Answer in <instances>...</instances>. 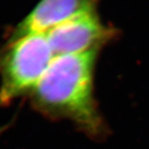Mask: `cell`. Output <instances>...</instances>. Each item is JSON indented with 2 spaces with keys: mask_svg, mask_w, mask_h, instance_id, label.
<instances>
[{
  "mask_svg": "<svg viewBox=\"0 0 149 149\" xmlns=\"http://www.w3.org/2000/svg\"><path fill=\"white\" fill-rule=\"evenodd\" d=\"M117 31L105 25L97 11L83 14L51 29L46 33L55 56L78 54L93 49L112 40Z\"/></svg>",
  "mask_w": 149,
  "mask_h": 149,
  "instance_id": "3",
  "label": "cell"
},
{
  "mask_svg": "<svg viewBox=\"0 0 149 149\" xmlns=\"http://www.w3.org/2000/svg\"><path fill=\"white\" fill-rule=\"evenodd\" d=\"M54 57L46 33L9 40L0 51V102L33 92Z\"/></svg>",
  "mask_w": 149,
  "mask_h": 149,
  "instance_id": "2",
  "label": "cell"
},
{
  "mask_svg": "<svg viewBox=\"0 0 149 149\" xmlns=\"http://www.w3.org/2000/svg\"><path fill=\"white\" fill-rule=\"evenodd\" d=\"M99 49L55 56L31 92L35 108L55 118L68 119L97 136L103 124L93 96V70Z\"/></svg>",
  "mask_w": 149,
  "mask_h": 149,
  "instance_id": "1",
  "label": "cell"
},
{
  "mask_svg": "<svg viewBox=\"0 0 149 149\" xmlns=\"http://www.w3.org/2000/svg\"><path fill=\"white\" fill-rule=\"evenodd\" d=\"M99 0H40L13 31L9 40L28 34L47 33L77 15L96 11Z\"/></svg>",
  "mask_w": 149,
  "mask_h": 149,
  "instance_id": "4",
  "label": "cell"
}]
</instances>
